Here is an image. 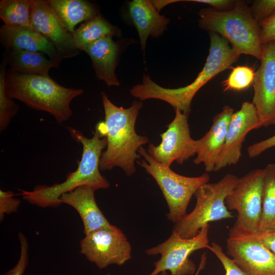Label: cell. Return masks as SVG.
Instances as JSON below:
<instances>
[{"instance_id": "1", "label": "cell", "mask_w": 275, "mask_h": 275, "mask_svg": "<svg viewBox=\"0 0 275 275\" xmlns=\"http://www.w3.org/2000/svg\"><path fill=\"white\" fill-rule=\"evenodd\" d=\"M105 120L99 122L95 129L101 137L107 139V146L102 152L99 161L101 171L111 170L115 167L122 169L127 176L135 171V161L140 158L139 149L147 144L145 136L138 134L135 124L143 104L133 101L128 108L118 107L107 95L101 92Z\"/></svg>"}, {"instance_id": "2", "label": "cell", "mask_w": 275, "mask_h": 275, "mask_svg": "<svg viewBox=\"0 0 275 275\" xmlns=\"http://www.w3.org/2000/svg\"><path fill=\"white\" fill-rule=\"evenodd\" d=\"M71 138L82 146V152L77 169L69 173L66 180L52 185H40L30 191L19 189L23 199L41 208L57 207L62 203L61 196L78 187L88 185L94 188L106 189L108 181L100 173L99 161L103 150L107 146V139L101 137L95 129L91 138L86 137L81 131L68 127Z\"/></svg>"}, {"instance_id": "3", "label": "cell", "mask_w": 275, "mask_h": 275, "mask_svg": "<svg viewBox=\"0 0 275 275\" xmlns=\"http://www.w3.org/2000/svg\"><path fill=\"white\" fill-rule=\"evenodd\" d=\"M209 34V54L203 69L193 82L185 87L169 89L160 86L144 74L142 83L134 86L129 90L131 95L140 101L148 99L164 101L189 115L191 101L198 91L218 73L229 68L240 56L220 35L213 32Z\"/></svg>"}, {"instance_id": "4", "label": "cell", "mask_w": 275, "mask_h": 275, "mask_svg": "<svg viewBox=\"0 0 275 275\" xmlns=\"http://www.w3.org/2000/svg\"><path fill=\"white\" fill-rule=\"evenodd\" d=\"M7 95L28 107L52 115L59 123L67 121L72 115V100L84 93L81 89L66 88L50 76L21 74L6 72Z\"/></svg>"}, {"instance_id": "5", "label": "cell", "mask_w": 275, "mask_h": 275, "mask_svg": "<svg viewBox=\"0 0 275 275\" xmlns=\"http://www.w3.org/2000/svg\"><path fill=\"white\" fill-rule=\"evenodd\" d=\"M199 15L200 28L220 35L239 54L250 55L261 60L260 28L244 1H236L234 7L226 11L204 8Z\"/></svg>"}, {"instance_id": "6", "label": "cell", "mask_w": 275, "mask_h": 275, "mask_svg": "<svg viewBox=\"0 0 275 275\" xmlns=\"http://www.w3.org/2000/svg\"><path fill=\"white\" fill-rule=\"evenodd\" d=\"M238 177L227 174L218 181L206 183L195 192L196 204L194 209L176 223L173 230L183 238H191L209 222L234 217L225 204L227 196Z\"/></svg>"}, {"instance_id": "7", "label": "cell", "mask_w": 275, "mask_h": 275, "mask_svg": "<svg viewBox=\"0 0 275 275\" xmlns=\"http://www.w3.org/2000/svg\"><path fill=\"white\" fill-rule=\"evenodd\" d=\"M138 152L144 159L136 163L156 181L168 206L167 217L175 224L186 214L188 204L198 188L209 182V175L205 173L197 177L182 176L173 171L170 167L156 161L143 147Z\"/></svg>"}, {"instance_id": "8", "label": "cell", "mask_w": 275, "mask_h": 275, "mask_svg": "<svg viewBox=\"0 0 275 275\" xmlns=\"http://www.w3.org/2000/svg\"><path fill=\"white\" fill-rule=\"evenodd\" d=\"M210 225L203 226L195 236L183 238L173 230L170 236L161 243L145 251L148 255H161L155 262V268L149 275H157L169 270L172 275H192L196 265L189 258L195 251L209 247L208 233Z\"/></svg>"}, {"instance_id": "9", "label": "cell", "mask_w": 275, "mask_h": 275, "mask_svg": "<svg viewBox=\"0 0 275 275\" xmlns=\"http://www.w3.org/2000/svg\"><path fill=\"white\" fill-rule=\"evenodd\" d=\"M226 250L248 275H275V255L264 245L259 233L234 224L229 230Z\"/></svg>"}, {"instance_id": "10", "label": "cell", "mask_w": 275, "mask_h": 275, "mask_svg": "<svg viewBox=\"0 0 275 275\" xmlns=\"http://www.w3.org/2000/svg\"><path fill=\"white\" fill-rule=\"evenodd\" d=\"M263 176V169H256L238 178L225 199L228 210L237 213L234 224L258 233L262 209Z\"/></svg>"}, {"instance_id": "11", "label": "cell", "mask_w": 275, "mask_h": 275, "mask_svg": "<svg viewBox=\"0 0 275 275\" xmlns=\"http://www.w3.org/2000/svg\"><path fill=\"white\" fill-rule=\"evenodd\" d=\"M80 248V253L100 269L111 264L122 265L131 257L130 242L122 230L112 224L85 235Z\"/></svg>"}, {"instance_id": "12", "label": "cell", "mask_w": 275, "mask_h": 275, "mask_svg": "<svg viewBox=\"0 0 275 275\" xmlns=\"http://www.w3.org/2000/svg\"><path fill=\"white\" fill-rule=\"evenodd\" d=\"M175 116L167 126V130L160 134L161 143L157 146L150 144L147 152L154 160L170 167L174 162L182 164L197 154V140L190 136L188 115L179 108H174Z\"/></svg>"}, {"instance_id": "13", "label": "cell", "mask_w": 275, "mask_h": 275, "mask_svg": "<svg viewBox=\"0 0 275 275\" xmlns=\"http://www.w3.org/2000/svg\"><path fill=\"white\" fill-rule=\"evenodd\" d=\"M261 64L253 82L254 104L259 128L275 126V41L262 44Z\"/></svg>"}, {"instance_id": "14", "label": "cell", "mask_w": 275, "mask_h": 275, "mask_svg": "<svg viewBox=\"0 0 275 275\" xmlns=\"http://www.w3.org/2000/svg\"><path fill=\"white\" fill-rule=\"evenodd\" d=\"M258 128L259 120L254 104L248 101L243 102L240 109L232 116L214 171L236 164L241 156L242 143L246 134L251 130Z\"/></svg>"}, {"instance_id": "15", "label": "cell", "mask_w": 275, "mask_h": 275, "mask_svg": "<svg viewBox=\"0 0 275 275\" xmlns=\"http://www.w3.org/2000/svg\"><path fill=\"white\" fill-rule=\"evenodd\" d=\"M30 2L31 20L35 30L54 45L64 59L78 54L79 50L74 44L72 34L65 29L47 1Z\"/></svg>"}, {"instance_id": "16", "label": "cell", "mask_w": 275, "mask_h": 275, "mask_svg": "<svg viewBox=\"0 0 275 275\" xmlns=\"http://www.w3.org/2000/svg\"><path fill=\"white\" fill-rule=\"evenodd\" d=\"M233 113V108L225 105L222 112L213 117L212 124L208 131L197 140V156L194 159V163L204 164L207 172L214 171Z\"/></svg>"}, {"instance_id": "17", "label": "cell", "mask_w": 275, "mask_h": 275, "mask_svg": "<svg viewBox=\"0 0 275 275\" xmlns=\"http://www.w3.org/2000/svg\"><path fill=\"white\" fill-rule=\"evenodd\" d=\"M1 42L7 52L24 50L41 52L58 66L64 58L54 45L44 36L34 29L11 28L5 24L0 28Z\"/></svg>"}, {"instance_id": "18", "label": "cell", "mask_w": 275, "mask_h": 275, "mask_svg": "<svg viewBox=\"0 0 275 275\" xmlns=\"http://www.w3.org/2000/svg\"><path fill=\"white\" fill-rule=\"evenodd\" d=\"M95 191L91 186L82 185L60 197L62 203L70 205L79 213L85 235L111 225L96 203Z\"/></svg>"}, {"instance_id": "19", "label": "cell", "mask_w": 275, "mask_h": 275, "mask_svg": "<svg viewBox=\"0 0 275 275\" xmlns=\"http://www.w3.org/2000/svg\"><path fill=\"white\" fill-rule=\"evenodd\" d=\"M129 16L138 33L144 51L148 37L158 38L167 30L170 19L159 14L152 1L133 0L129 4Z\"/></svg>"}, {"instance_id": "20", "label": "cell", "mask_w": 275, "mask_h": 275, "mask_svg": "<svg viewBox=\"0 0 275 275\" xmlns=\"http://www.w3.org/2000/svg\"><path fill=\"white\" fill-rule=\"evenodd\" d=\"M90 56L97 77L108 86L120 85L115 70L119 47L112 37L101 38L88 45L84 49Z\"/></svg>"}, {"instance_id": "21", "label": "cell", "mask_w": 275, "mask_h": 275, "mask_svg": "<svg viewBox=\"0 0 275 275\" xmlns=\"http://www.w3.org/2000/svg\"><path fill=\"white\" fill-rule=\"evenodd\" d=\"M47 2L65 29L71 34L78 23L98 15L96 7L86 1L48 0Z\"/></svg>"}, {"instance_id": "22", "label": "cell", "mask_w": 275, "mask_h": 275, "mask_svg": "<svg viewBox=\"0 0 275 275\" xmlns=\"http://www.w3.org/2000/svg\"><path fill=\"white\" fill-rule=\"evenodd\" d=\"M6 59L10 71L21 74L49 76L51 68L59 67L56 63L41 52L12 50L8 52Z\"/></svg>"}, {"instance_id": "23", "label": "cell", "mask_w": 275, "mask_h": 275, "mask_svg": "<svg viewBox=\"0 0 275 275\" xmlns=\"http://www.w3.org/2000/svg\"><path fill=\"white\" fill-rule=\"evenodd\" d=\"M75 47L84 50L90 43L105 37H120L121 31L98 15L76 29L72 34Z\"/></svg>"}, {"instance_id": "24", "label": "cell", "mask_w": 275, "mask_h": 275, "mask_svg": "<svg viewBox=\"0 0 275 275\" xmlns=\"http://www.w3.org/2000/svg\"><path fill=\"white\" fill-rule=\"evenodd\" d=\"M262 209L259 233L275 231V164L263 169Z\"/></svg>"}, {"instance_id": "25", "label": "cell", "mask_w": 275, "mask_h": 275, "mask_svg": "<svg viewBox=\"0 0 275 275\" xmlns=\"http://www.w3.org/2000/svg\"><path fill=\"white\" fill-rule=\"evenodd\" d=\"M31 7L30 0H1L0 17L4 24L11 28L33 27L31 20Z\"/></svg>"}, {"instance_id": "26", "label": "cell", "mask_w": 275, "mask_h": 275, "mask_svg": "<svg viewBox=\"0 0 275 275\" xmlns=\"http://www.w3.org/2000/svg\"><path fill=\"white\" fill-rule=\"evenodd\" d=\"M0 70V132L7 129L12 119L16 115L19 106L9 97L5 91V77L6 74V59H4Z\"/></svg>"}, {"instance_id": "27", "label": "cell", "mask_w": 275, "mask_h": 275, "mask_svg": "<svg viewBox=\"0 0 275 275\" xmlns=\"http://www.w3.org/2000/svg\"><path fill=\"white\" fill-rule=\"evenodd\" d=\"M255 73L248 66H238L232 70L227 79L223 81V91H239L248 89L253 84Z\"/></svg>"}, {"instance_id": "28", "label": "cell", "mask_w": 275, "mask_h": 275, "mask_svg": "<svg viewBox=\"0 0 275 275\" xmlns=\"http://www.w3.org/2000/svg\"><path fill=\"white\" fill-rule=\"evenodd\" d=\"M221 262L225 270V275H248L241 269L234 261L223 252L222 246L216 242H212L208 248Z\"/></svg>"}, {"instance_id": "29", "label": "cell", "mask_w": 275, "mask_h": 275, "mask_svg": "<svg viewBox=\"0 0 275 275\" xmlns=\"http://www.w3.org/2000/svg\"><path fill=\"white\" fill-rule=\"evenodd\" d=\"M250 9L253 18L259 23L275 13V0L254 1Z\"/></svg>"}, {"instance_id": "30", "label": "cell", "mask_w": 275, "mask_h": 275, "mask_svg": "<svg viewBox=\"0 0 275 275\" xmlns=\"http://www.w3.org/2000/svg\"><path fill=\"white\" fill-rule=\"evenodd\" d=\"M20 246L19 259L15 266L4 275H22L29 263V243L26 236L21 232L18 233Z\"/></svg>"}, {"instance_id": "31", "label": "cell", "mask_w": 275, "mask_h": 275, "mask_svg": "<svg viewBox=\"0 0 275 275\" xmlns=\"http://www.w3.org/2000/svg\"><path fill=\"white\" fill-rule=\"evenodd\" d=\"M14 194L11 190L5 191L0 190V221L4 219L5 214H10L17 211L21 201L14 198Z\"/></svg>"}, {"instance_id": "32", "label": "cell", "mask_w": 275, "mask_h": 275, "mask_svg": "<svg viewBox=\"0 0 275 275\" xmlns=\"http://www.w3.org/2000/svg\"><path fill=\"white\" fill-rule=\"evenodd\" d=\"M258 23L260 28L261 43L275 41V13Z\"/></svg>"}, {"instance_id": "33", "label": "cell", "mask_w": 275, "mask_h": 275, "mask_svg": "<svg viewBox=\"0 0 275 275\" xmlns=\"http://www.w3.org/2000/svg\"><path fill=\"white\" fill-rule=\"evenodd\" d=\"M275 147V134L264 140L250 145L247 149L248 155L251 158L256 157L267 149Z\"/></svg>"}, {"instance_id": "34", "label": "cell", "mask_w": 275, "mask_h": 275, "mask_svg": "<svg viewBox=\"0 0 275 275\" xmlns=\"http://www.w3.org/2000/svg\"><path fill=\"white\" fill-rule=\"evenodd\" d=\"M184 1L203 3L211 6L213 9L219 11H226L232 9L236 1L231 0H187Z\"/></svg>"}, {"instance_id": "35", "label": "cell", "mask_w": 275, "mask_h": 275, "mask_svg": "<svg viewBox=\"0 0 275 275\" xmlns=\"http://www.w3.org/2000/svg\"><path fill=\"white\" fill-rule=\"evenodd\" d=\"M259 234L264 245L275 255V231Z\"/></svg>"}, {"instance_id": "36", "label": "cell", "mask_w": 275, "mask_h": 275, "mask_svg": "<svg viewBox=\"0 0 275 275\" xmlns=\"http://www.w3.org/2000/svg\"><path fill=\"white\" fill-rule=\"evenodd\" d=\"M207 257L205 253H203L200 259V262L198 269L197 270L195 275H199L200 271L205 268L206 264Z\"/></svg>"}]
</instances>
